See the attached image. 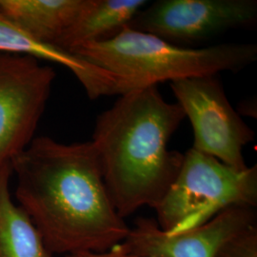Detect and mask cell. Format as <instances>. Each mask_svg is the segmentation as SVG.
I'll list each match as a JSON object with an SVG mask.
<instances>
[{"mask_svg":"<svg viewBox=\"0 0 257 257\" xmlns=\"http://www.w3.org/2000/svg\"><path fill=\"white\" fill-rule=\"evenodd\" d=\"M12 168L19 207L53 254L104 252L127 237L131 228L110 202L92 141L34 138Z\"/></svg>","mask_w":257,"mask_h":257,"instance_id":"1","label":"cell"},{"mask_svg":"<svg viewBox=\"0 0 257 257\" xmlns=\"http://www.w3.org/2000/svg\"><path fill=\"white\" fill-rule=\"evenodd\" d=\"M181 106L165 100L157 86L118 95L100 113L91 140L97 152L110 202L125 219L160 202L183 162L168 142L185 118Z\"/></svg>","mask_w":257,"mask_h":257,"instance_id":"2","label":"cell"},{"mask_svg":"<svg viewBox=\"0 0 257 257\" xmlns=\"http://www.w3.org/2000/svg\"><path fill=\"white\" fill-rule=\"evenodd\" d=\"M70 52L118 76L121 94L166 81L238 73L257 59L254 43L190 48L128 26L110 39L84 44Z\"/></svg>","mask_w":257,"mask_h":257,"instance_id":"3","label":"cell"},{"mask_svg":"<svg viewBox=\"0 0 257 257\" xmlns=\"http://www.w3.org/2000/svg\"><path fill=\"white\" fill-rule=\"evenodd\" d=\"M233 206H257V166L239 171L191 148L175 181L154 208L169 234L192 230Z\"/></svg>","mask_w":257,"mask_h":257,"instance_id":"4","label":"cell"},{"mask_svg":"<svg viewBox=\"0 0 257 257\" xmlns=\"http://www.w3.org/2000/svg\"><path fill=\"white\" fill-rule=\"evenodd\" d=\"M170 83L192 124V148L236 170H246L243 149L254 140L255 134L230 105L218 74Z\"/></svg>","mask_w":257,"mask_h":257,"instance_id":"5","label":"cell"},{"mask_svg":"<svg viewBox=\"0 0 257 257\" xmlns=\"http://www.w3.org/2000/svg\"><path fill=\"white\" fill-rule=\"evenodd\" d=\"M55 76L35 57L0 52V165L12 163L34 139Z\"/></svg>","mask_w":257,"mask_h":257,"instance_id":"6","label":"cell"},{"mask_svg":"<svg viewBox=\"0 0 257 257\" xmlns=\"http://www.w3.org/2000/svg\"><path fill=\"white\" fill-rule=\"evenodd\" d=\"M256 22V0H157L140 10L128 27L184 46Z\"/></svg>","mask_w":257,"mask_h":257,"instance_id":"7","label":"cell"},{"mask_svg":"<svg viewBox=\"0 0 257 257\" xmlns=\"http://www.w3.org/2000/svg\"><path fill=\"white\" fill-rule=\"evenodd\" d=\"M257 225L256 208L233 206L201 226L169 234L156 221L140 217L120 244L124 250L142 257H214L228 239Z\"/></svg>","mask_w":257,"mask_h":257,"instance_id":"8","label":"cell"},{"mask_svg":"<svg viewBox=\"0 0 257 257\" xmlns=\"http://www.w3.org/2000/svg\"><path fill=\"white\" fill-rule=\"evenodd\" d=\"M0 52L61 65L74 74L90 99L120 95L121 79L81 56L31 37L0 15Z\"/></svg>","mask_w":257,"mask_h":257,"instance_id":"9","label":"cell"},{"mask_svg":"<svg viewBox=\"0 0 257 257\" xmlns=\"http://www.w3.org/2000/svg\"><path fill=\"white\" fill-rule=\"evenodd\" d=\"M86 0H0V15L37 40L56 44Z\"/></svg>","mask_w":257,"mask_h":257,"instance_id":"10","label":"cell"},{"mask_svg":"<svg viewBox=\"0 0 257 257\" xmlns=\"http://www.w3.org/2000/svg\"><path fill=\"white\" fill-rule=\"evenodd\" d=\"M148 4L146 0H86V4L56 46L67 51L108 40L125 27Z\"/></svg>","mask_w":257,"mask_h":257,"instance_id":"11","label":"cell"},{"mask_svg":"<svg viewBox=\"0 0 257 257\" xmlns=\"http://www.w3.org/2000/svg\"><path fill=\"white\" fill-rule=\"evenodd\" d=\"M12 163L0 165V257H55L10 193Z\"/></svg>","mask_w":257,"mask_h":257,"instance_id":"12","label":"cell"},{"mask_svg":"<svg viewBox=\"0 0 257 257\" xmlns=\"http://www.w3.org/2000/svg\"><path fill=\"white\" fill-rule=\"evenodd\" d=\"M214 257H257V225L241 230L225 241Z\"/></svg>","mask_w":257,"mask_h":257,"instance_id":"13","label":"cell"},{"mask_svg":"<svg viewBox=\"0 0 257 257\" xmlns=\"http://www.w3.org/2000/svg\"><path fill=\"white\" fill-rule=\"evenodd\" d=\"M65 257H142L138 256L133 253H128L126 250H124L119 245L110 248L104 252H92V251H81V252H75L72 254L65 255Z\"/></svg>","mask_w":257,"mask_h":257,"instance_id":"14","label":"cell"}]
</instances>
